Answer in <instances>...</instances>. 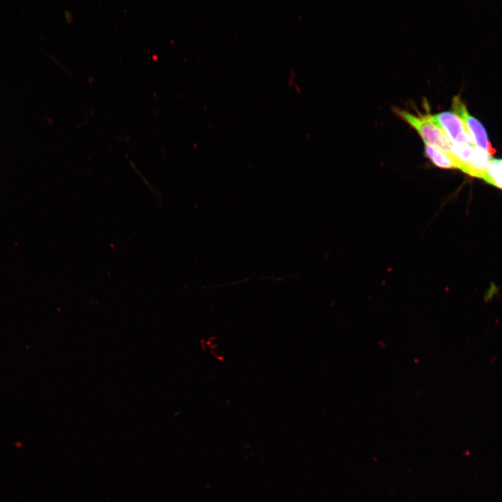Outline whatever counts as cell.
Returning a JSON list of instances; mask_svg holds the SVG:
<instances>
[{
	"instance_id": "cell-1",
	"label": "cell",
	"mask_w": 502,
	"mask_h": 502,
	"mask_svg": "<svg viewBox=\"0 0 502 502\" xmlns=\"http://www.w3.org/2000/svg\"><path fill=\"white\" fill-rule=\"evenodd\" d=\"M395 113L419 134L425 145L450 152L453 142L426 114L415 115L403 109L395 107Z\"/></svg>"
},
{
	"instance_id": "cell-2",
	"label": "cell",
	"mask_w": 502,
	"mask_h": 502,
	"mask_svg": "<svg viewBox=\"0 0 502 502\" xmlns=\"http://www.w3.org/2000/svg\"><path fill=\"white\" fill-rule=\"evenodd\" d=\"M452 108L453 112L459 116L464 124L467 131L473 138L475 146L491 155L494 153L495 150L492 147L489 142L485 128L476 119L470 115L459 96L453 98Z\"/></svg>"
},
{
	"instance_id": "cell-5",
	"label": "cell",
	"mask_w": 502,
	"mask_h": 502,
	"mask_svg": "<svg viewBox=\"0 0 502 502\" xmlns=\"http://www.w3.org/2000/svg\"><path fill=\"white\" fill-rule=\"evenodd\" d=\"M482 179L502 190V159H492L486 168Z\"/></svg>"
},
{
	"instance_id": "cell-3",
	"label": "cell",
	"mask_w": 502,
	"mask_h": 502,
	"mask_svg": "<svg viewBox=\"0 0 502 502\" xmlns=\"http://www.w3.org/2000/svg\"><path fill=\"white\" fill-rule=\"evenodd\" d=\"M427 115L453 143L475 146L464 124L453 112H443L436 114L427 113Z\"/></svg>"
},
{
	"instance_id": "cell-4",
	"label": "cell",
	"mask_w": 502,
	"mask_h": 502,
	"mask_svg": "<svg viewBox=\"0 0 502 502\" xmlns=\"http://www.w3.org/2000/svg\"><path fill=\"white\" fill-rule=\"evenodd\" d=\"M425 155L434 165L439 168H456L455 161L448 152H446L434 146L425 145Z\"/></svg>"
}]
</instances>
